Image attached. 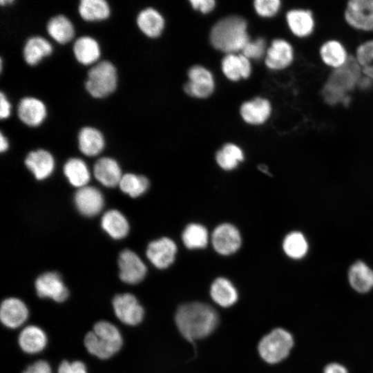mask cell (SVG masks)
I'll return each mask as SVG.
<instances>
[{"label":"cell","mask_w":373,"mask_h":373,"mask_svg":"<svg viewBox=\"0 0 373 373\" xmlns=\"http://www.w3.org/2000/svg\"><path fill=\"white\" fill-rule=\"evenodd\" d=\"M363 75L373 80V40L360 44L354 55Z\"/></svg>","instance_id":"obj_39"},{"label":"cell","mask_w":373,"mask_h":373,"mask_svg":"<svg viewBox=\"0 0 373 373\" xmlns=\"http://www.w3.org/2000/svg\"><path fill=\"white\" fill-rule=\"evenodd\" d=\"M112 306L115 316L126 325H137L144 319V309L132 294L115 295L112 300Z\"/></svg>","instance_id":"obj_7"},{"label":"cell","mask_w":373,"mask_h":373,"mask_svg":"<svg viewBox=\"0 0 373 373\" xmlns=\"http://www.w3.org/2000/svg\"><path fill=\"white\" fill-rule=\"evenodd\" d=\"M78 12L86 21H100L109 17L111 8L105 0H81L78 6Z\"/></svg>","instance_id":"obj_33"},{"label":"cell","mask_w":373,"mask_h":373,"mask_svg":"<svg viewBox=\"0 0 373 373\" xmlns=\"http://www.w3.org/2000/svg\"><path fill=\"white\" fill-rule=\"evenodd\" d=\"M222 68L227 77L233 81H237L241 77H248L251 72L250 63L243 55H227L222 59Z\"/></svg>","instance_id":"obj_31"},{"label":"cell","mask_w":373,"mask_h":373,"mask_svg":"<svg viewBox=\"0 0 373 373\" xmlns=\"http://www.w3.org/2000/svg\"><path fill=\"white\" fill-rule=\"evenodd\" d=\"M27 168L37 180H44L53 171L55 161L52 155L44 149L30 151L25 159Z\"/></svg>","instance_id":"obj_19"},{"label":"cell","mask_w":373,"mask_h":373,"mask_svg":"<svg viewBox=\"0 0 373 373\" xmlns=\"http://www.w3.org/2000/svg\"><path fill=\"white\" fill-rule=\"evenodd\" d=\"M259 169H260L261 171L264 172V173H267V171H268L267 168V166H265V165H260V166H259ZM268 174H269V173H268Z\"/></svg>","instance_id":"obj_49"},{"label":"cell","mask_w":373,"mask_h":373,"mask_svg":"<svg viewBox=\"0 0 373 373\" xmlns=\"http://www.w3.org/2000/svg\"><path fill=\"white\" fill-rule=\"evenodd\" d=\"M191 3L195 9H199L203 13L210 12L215 6L213 0H191Z\"/></svg>","instance_id":"obj_44"},{"label":"cell","mask_w":373,"mask_h":373,"mask_svg":"<svg viewBox=\"0 0 373 373\" xmlns=\"http://www.w3.org/2000/svg\"><path fill=\"white\" fill-rule=\"evenodd\" d=\"M119 186L124 193L132 198H137L147 191L149 181L144 175L126 173L122 175Z\"/></svg>","instance_id":"obj_37"},{"label":"cell","mask_w":373,"mask_h":373,"mask_svg":"<svg viewBox=\"0 0 373 373\" xmlns=\"http://www.w3.org/2000/svg\"><path fill=\"white\" fill-rule=\"evenodd\" d=\"M294 59L293 48L283 39H275L268 49L266 65L273 70L283 69L291 64Z\"/></svg>","instance_id":"obj_18"},{"label":"cell","mask_w":373,"mask_h":373,"mask_svg":"<svg viewBox=\"0 0 373 373\" xmlns=\"http://www.w3.org/2000/svg\"><path fill=\"white\" fill-rule=\"evenodd\" d=\"M246 21L240 17L231 16L219 21L211 32V42L217 49L232 52L242 50L249 42Z\"/></svg>","instance_id":"obj_4"},{"label":"cell","mask_w":373,"mask_h":373,"mask_svg":"<svg viewBox=\"0 0 373 373\" xmlns=\"http://www.w3.org/2000/svg\"><path fill=\"white\" fill-rule=\"evenodd\" d=\"M322 61L327 66L336 69L343 66L349 56L344 46L338 41L331 39L322 44L320 48Z\"/></svg>","instance_id":"obj_27"},{"label":"cell","mask_w":373,"mask_h":373,"mask_svg":"<svg viewBox=\"0 0 373 373\" xmlns=\"http://www.w3.org/2000/svg\"><path fill=\"white\" fill-rule=\"evenodd\" d=\"M37 295L41 298H50L56 303H63L69 296V291L61 275L56 271L45 272L35 282Z\"/></svg>","instance_id":"obj_9"},{"label":"cell","mask_w":373,"mask_h":373,"mask_svg":"<svg viewBox=\"0 0 373 373\" xmlns=\"http://www.w3.org/2000/svg\"><path fill=\"white\" fill-rule=\"evenodd\" d=\"M8 148V142L6 137L0 132V151L1 152L6 151Z\"/></svg>","instance_id":"obj_48"},{"label":"cell","mask_w":373,"mask_h":373,"mask_svg":"<svg viewBox=\"0 0 373 373\" xmlns=\"http://www.w3.org/2000/svg\"><path fill=\"white\" fill-rule=\"evenodd\" d=\"M363 75L361 69L353 55H350L346 63L340 68L333 69L321 90V96L330 106L342 104L349 105L350 93L357 87Z\"/></svg>","instance_id":"obj_2"},{"label":"cell","mask_w":373,"mask_h":373,"mask_svg":"<svg viewBox=\"0 0 373 373\" xmlns=\"http://www.w3.org/2000/svg\"><path fill=\"white\" fill-rule=\"evenodd\" d=\"M211 242L216 252L221 255L228 256L239 249L241 245V236L235 226L223 223L213 230Z\"/></svg>","instance_id":"obj_11"},{"label":"cell","mask_w":373,"mask_h":373,"mask_svg":"<svg viewBox=\"0 0 373 373\" xmlns=\"http://www.w3.org/2000/svg\"><path fill=\"white\" fill-rule=\"evenodd\" d=\"M57 373H88L85 364L79 360L69 362L63 360L58 366Z\"/></svg>","instance_id":"obj_42"},{"label":"cell","mask_w":373,"mask_h":373,"mask_svg":"<svg viewBox=\"0 0 373 373\" xmlns=\"http://www.w3.org/2000/svg\"><path fill=\"white\" fill-rule=\"evenodd\" d=\"M218 321L214 308L200 302L182 304L175 314L179 332L189 342L208 336L217 327Z\"/></svg>","instance_id":"obj_1"},{"label":"cell","mask_w":373,"mask_h":373,"mask_svg":"<svg viewBox=\"0 0 373 373\" xmlns=\"http://www.w3.org/2000/svg\"><path fill=\"white\" fill-rule=\"evenodd\" d=\"M294 345V338L287 330L278 327L271 330L260 341L258 350L267 363H278L289 355Z\"/></svg>","instance_id":"obj_6"},{"label":"cell","mask_w":373,"mask_h":373,"mask_svg":"<svg viewBox=\"0 0 373 373\" xmlns=\"http://www.w3.org/2000/svg\"><path fill=\"white\" fill-rule=\"evenodd\" d=\"M244 159L241 149L233 144H227L216 153V161L224 170L235 169Z\"/></svg>","instance_id":"obj_38"},{"label":"cell","mask_w":373,"mask_h":373,"mask_svg":"<svg viewBox=\"0 0 373 373\" xmlns=\"http://www.w3.org/2000/svg\"><path fill=\"white\" fill-rule=\"evenodd\" d=\"M22 373H52V370L47 361L38 360L28 365Z\"/></svg>","instance_id":"obj_43"},{"label":"cell","mask_w":373,"mask_h":373,"mask_svg":"<svg viewBox=\"0 0 373 373\" xmlns=\"http://www.w3.org/2000/svg\"><path fill=\"white\" fill-rule=\"evenodd\" d=\"M17 115L19 119L30 126L40 125L46 116L44 103L34 97H24L20 99L17 106Z\"/></svg>","instance_id":"obj_16"},{"label":"cell","mask_w":373,"mask_h":373,"mask_svg":"<svg viewBox=\"0 0 373 373\" xmlns=\"http://www.w3.org/2000/svg\"><path fill=\"white\" fill-rule=\"evenodd\" d=\"M75 57L82 64L90 65L95 63L100 57V47L95 39L84 35L78 37L73 44Z\"/></svg>","instance_id":"obj_25"},{"label":"cell","mask_w":373,"mask_h":373,"mask_svg":"<svg viewBox=\"0 0 373 373\" xmlns=\"http://www.w3.org/2000/svg\"><path fill=\"white\" fill-rule=\"evenodd\" d=\"M176 253L175 242L167 237L151 242L146 252L150 262L160 269L167 268L173 262Z\"/></svg>","instance_id":"obj_12"},{"label":"cell","mask_w":373,"mask_h":373,"mask_svg":"<svg viewBox=\"0 0 373 373\" xmlns=\"http://www.w3.org/2000/svg\"><path fill=\"white\" fill-rule=\"evenodd\" d=\"M21 350L27 354H37L46 347L47 336L44 331L37 325H28L22 329L18 336Z\"/></svg>","instance_id":"obj_17"},{"label":"cell","mask_w":373,"mask_h":373,"mask_svg":"<svg viewBox=\"0 0 373 373\" xmlns=\"http://www.w3.org/2000/svg\"><path fill=\"white\" fill-rule=\"evenodd\" d=\"M75 203L82 215L91 217L102 211L104 207V198L95 187L85 186L79 188L75 193Z\"/></svg>","instance_id":"obj_15"},{"label":"cell","mask_w":373,"mask_h":373,"mask_svg":"<svg viewBox=\"0 0 373 373\" xmlns=\"http://www.w3.org/2000/svg\"><path fill=\"white\" fill-rule=\"evenodd\" d=\"M210 295L213 300L222 307L234 305L238 298L236 288L227 278L219 277L211 284Z\"/></svg>","instance_id":"obj_24"},{"label":"cell","mask_w":373,"mask_h":373,"mask_svg":"<svg viewBox=\"0 0 373 373\" xmlns=\"http://www.w3.org/2000/svg\"><path fill=\"white\" fill-rule=\"evenodd\" d=\"M10 103L3 92L0 93V118L6 119L10 114Z\"/></svg>","instance_id":"obj_45"},{"label":"cell","mask_w":373,"mask_h":373,"mask_svg":"<svg viewBox=\"0 0 373 373\" xmlns=\"http://www.w3.org/2000/svg\"><path fill=\"white\" fill-rule=\"evenodd\" d=\"M117 74L115 66L108 60L101 61L88 71L85 88L95 98H103L117 88Z\"/></svg>","instance_id":"obj_5"},{"label":"cell","mask_w":373,"mask_h":373,"mask_svg":"<svg viewBox=\"0 0 373 373\" xmlns=\"http://www.w3.org/2000/svg\"><path fill=\"white\" fill-rule=\"evenodd\" d=\"M257 12L262 17L274 15L280 6L279 0H257L254 2Z\"/></svg>","instance_id":"obj_40"},{"label":"cell","mask_w":373,"mask_h":373,"mask_svg":"<svg viewBox=\"0 0 373 373\" xmlns=\"http://www.w3.org/2000/svg\"><path fill=\"white\" fill-rule=\"evenodd\" d=\"M286 18L290 30L298 37H307L314 30L315 21L309 10H291L287 13Z\"/></svg>","instance_id":"obj_20"},{"label":"cell","mask_w":373,"mask_h":373,"mask_svg":"<svg viewBox=\"0 0 373 373\" xmlns=\"http://www.w3.org/2000/svg\"><path fill=\"white\" fill-rule=\"evenodd\" d=\"M240 113L242 118L249 124H262L271 113V105L266 99L256 98L244 103L241 106Z\"/></svg>","instance_id":"obj_28"},{"label":"cell","mask_w":373,"mask_h":373,"mask_svg":"<svg viewBox=\"0 0 373 373\" xmlns=\"http://www.w3.org/2000/svg\"><path fill=\"white\" fill-rule=\"evenodd\" d=\"M120 280L129 285H135L143 280L147 269L140 258L129 249L123 250L118 258Z\"/></svg>","instance_id":"obj_10"},{"label":"cell","mask_w":373,"mask_h":373,"mask_svg":"<svg viewBox=\"0 0 373 373\" xmlns=\"http://www.w3.org/2000/svg\"><path fill=\"white\" fill-rule=\"evenodd\" d=\"M28 309L19 298L10 297L2 300L0 305L1 323L9 329L21 326L28 318Z\"/></svg>","instance_id":"obj_13"},{"label":"cell","mask_w":373,"mask_h":373,"mask_svg":"<svg viewBox=\"0 0 373 373\" xmlns=\"http://www.w3.org/2000/svg\"><path fill=\"white\" fill-rule=\"evenodd\" d=\"M123 345V338L118 328L108 321H99L84 338L87 352L99 359H108L117 354Z\"/></svg>","instance_id":"obj_3"},{"label":"cell","mask_w":373,"mask_h":373,"mask_svg":"<svg viewBox=\"0 0 373 373\" xmlns=\"http://www.w3.org/2000/svg\"><path fill=\"white\" fill-rule=\"evenodd\" d=\"M184 245L190 249L204 248L209 241V234L205 227L197 223L188 224L182 235Z\"/></svg>","instance_id":"obj_36"},{"label":"cell","mask_w":373,"mask_h":373,"mask_svg":"<svg viewBox=\"0 0 373 373\" xmlns=\"http://www.w3.org/2000/svg\"><path fill=\"white\" fill-rule=\"evenodd\" d=\"M283 249L288 257L298 260L307 254L309 245L305 236L301 232L292 231L284 238Z\"/></svg>","instance_id":"obj_35"},{"label":"cell","mask_w":373,"mask_h":373,"mask_svg":"<svg viewBox=\"0 0 373 373\" xmlns=\"http://www.w3.org/2000/svg\"><path fill=\"white\" fill-rule=\"evenodd\" d=\"M46 30L53 39L61 44L70 41L75 35L72 21L63 15L51 17L47 23Z\"/></svg>","instance_id":"obj_29"},{"label":"cell","mask_w":373,"mask_h":373,"mask_svg":"<svg viewBox=\"0 0 373 373\" xmlns=\"http://www.w3.org/2000/svg\"><path fill=\"white\" fill-rule=\"evenodd\" d=\"M344 18L349 26L362 31L373 30V0H351L347 3Z\"/></svg>","instance_id":"obj_8"},{"label":"cell","mask_w":373,"mask_h":373,"mask_svg":"<svg viewBox=\"0 0 373 373\" xmlns=\"http://www.w3.org/2000/svg\"><path fill=\"white\" fill-rule=\"evenodd\" d=\"M64 172L70 183L76 187H84L90 180L88 167L79 158L69 159L64 164Z\"/></svg>","instance_id":"obj_34"},{"label":"cell","mask_w":373,"mask_h":373,"mask_svg":"<svg viewBox=\"0 0 373 373\" xmlns=\"http://www.w3.org/2000/svg\"><path fill=\"white\" fill-rule=\"evenodd\" d=\"M348 280L356 291L368 292L373 288V270L365 262L356 261L349 269Z\"/></svg>","instance_id":"obj_22"},{"label":"cell","mask_w":373,"mask_h":373,"mask_svg":"<svg viewBox=\"0 0 373 373\" xmlns=\"http://www.w3.org/2000/svg\"><path fill=\"white\" fill-rule=\"evenodd\" d=\"M95 178L104 186L113 187L122 177L120 167L113 158L104 157L97 160L93 167Z\"/></svg>","instance_id":"obj_21"},{"label":"cell","mask_w":373,"mask_h":373,"mask_svg":"<svg viewBox=\"0 0 373 373\" xmlns=\"http://www.w3.org/2000/svg\"><path fill=\"white\" fill-rule=\"evenodd\" d=\"M52 52V46L47 39L41 36H32L24 44L23 57L28 64L35 66Z\"/></svg>","instance_id":"obj_26"},{"label":"cell","mask_w":373,"mask_h":373,"mask_svg":"<svg viewBox=\"0 0 373 373\" xmlns=\"http://www.w3.org/2000/svg\"><path fill=\"white\" fill-rule=\"evenodd\" d=\"M78 145L79 150L84 155L95 156L104 148V137L96 128L84 126L78 133Z\"/></svg>","instance_id":"obj_23"},{"label":"cell","mask_w":373,"mask_h":373,"mask_svg":"<svg viewBox=\"0 0 373 373\" xmlns=\"http://www.w3.org/2000/svg\"><path fill=\"white\" fill-rule=\"evenodd\" d=\"M265 42L262 39H258L254 42H248L242 49L243 55L247 58L258 59L262 56L265 52Z\"/></svg>","instance_id":"obj_41"},{"label":"cell","mask_w":373,"mask_h":373,"mask_svg":"<svg viewBox=\"0 0 373 373\" xmlns=\"http://www.w3.org/2000/svg\"><path fill=\"white\" fill-rule=\"evenodd\" d=\"M188 74L190 80L184 87L188 95L204 98L212 93L214 82L209 70L202 66H195L189 70Z\"/></svg>","instance_id":"obj_14"},{"label":"cell","mask_w":373,"mask_h":373,"mask_svg":"<svg viewBox=\"0 0 373 373\" xmlns=\"http://www.w3.org/2000/svg\"><path fill=\"white\" fill-rule=\"evenodd\" d=\"M101 224L103 229L114 239L124 238L129 230L127 220L115 209L109 210L103 215Z\"/></svg>","instance_id":"obj_30"},{"label":"cell","mask_w":373,"mask_h":373,"mask_svg":"<svg viewBox=\"0 0 373 373\" xmlns=\"http://www.w3.org/2000/svg\"><path fill=\"white\" fill-rule=\"evenodd\" d=\"M372 85L373 80L371 78L363 75L358 82L357 87L362 90H366L370 88Z\"/></svg>","instance_id":"obj_47"},{"label":"cell","mask_w":373,"mask_h":373,"mask_svg":"<svg viewBox=\"0 0 373 373\" xmlns=\"http://www.w3.org/2000/svg\"><path fill=\"white\" fill-rule=\"evenodd\" d=\"M323 373H348V372L343 365L332 363L325 366Z\"/></svg>","instance_id":"obj_46"},{"label":"cell","mask_w":373,"mask_h":373,"mask_svg":"<svg viewBox=\"0 0 373 373\" xmlns=\"http://www.w3.org/2000/svg\"><path fill=\"white\" fill-rule=\"evenodd\" d=\"M137 24L146 35L158 37L164 27V19L161 15L151 8L142 10L137 17Z\"/></svg>","instance_id":"obj_32"}]
</instances>
